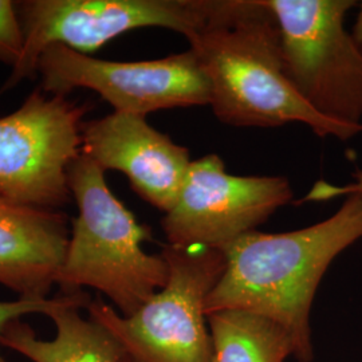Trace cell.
I'll use <instances>...</instances> for the list:
<instances>
[{
  "mask_svg": "<svg viewBox=\"0 0 362 362\" xmlns=\"http://www.w3.org/2000/svg\"><path fill=\"white\" fill-rule=\"evenodd\" d=\"M362 238V192L346 194L329 219L291 233L251 231L223 252L226 270L206 302L207 315L243 310L282 326L299 362L313 361L309 318L332 262Z\"/></svg>",
  "mask_w": 362,
  "mask_h": 362,
  "instance_id": "cell-1",
  "label": "cell"
},
{
  "mask_svg": "<svg viewBox=\"0 0 362 362\" xmlns=\"http://www.w3.org/2000/svg\"><path fill=\"white\" fill-rule=\"evenodd\" d=\"M188 42L220 122L257 128L300 122L342 141L362 132L325 118L299 97L286 74L276 19L263 0H218L207 25Z\"/></svg>",
  "mask_w": 362,
  "mask_h": 362,
  "instance_id": "cell-2",
  "label": "cell"
},
{
  "mask_svg": "<svg viewBox=\"0 0 362 362\" xmlns=\"http://www.w3.org/2000/svg\"><path fill=\"white\" fill-rule=\"evenodd\" d=\"M78 216L71 224L65 260L58 276L59 293L90 287L112 300L122 317H130L168 284L163 254L143 248L152 231L110 191L105 170L83 152L67 172Z\"/></svg>",
  "mask_w": 362,
  "mask_h": 362,
  "instance_id": "cell-3",
  "label": "cell"
},
{
  "mask_svg": "<svg viewBox=\"0 0 362 362\" xmlns=\"http://www.w3.org/2000/svg\"><path fill=\"white\" fill-rule=\"evenodd\" d=\"M168 284L143 308L122 317L101 298L86 306L133 362H214L206 302L226 270L223 251L165 245Z\"/></svg>",
  "mask_w": 362,
  "mask_h": 362,
  "instance_id": "cell-4",
  "label": "cell"
},
{
  "mask_svg": "<svg viewBox=\"0 0 362 362\" xmlns=\"http://www.w3.org/2000/svg\"><path fill=\"white\" fill-rule=\"evenodd\" d=\"M281 33L286 74L299 97L337 124L362 128V52L345 28L353 0H263Z\"/></svg>",
  "mask_w": 362,
  "mask_h": 362,
  "instance_id": "cell-5",
  "label": "cell"
},
{
  "mask_svg": "<svg viewBox=\"0 0 362 362\" xmlns=\"http://www.w3.org/2000/svg\"><path fill=\"white\" fill-rule=\"evenodd\" d=\"M218 0H26L16 1L25 34L23 55L3 90L38 71L40 55L62 45L88 55L137 28L163 27L192 38Z\"/></svg>",
  "mask_w": 362,
  "mask_h": 362,
  "instance_id": "cell-6",
  "label": "cell"
},
{
  "mask_svg": "<svg viewBox=\"0 0 362 362\" xmlns=\"http://www.w3.org/2000/svg\"><path fill=\"white\" fill-rule=\"evenodd\" d=\"M86 105L30 94L0 118V194L28 207L61 209L71 199L67 172L82 152Z\"/></svg>",
  "mask_w": 362,
  "mask_h": 362,
  "instance_id": "cell-7",
  "label": "cell"
},
{
  "mask_svg": "<svg viewBox=\"0 0 362 362\" xmlns=\"http://www.w3.org/2000/svg\"><path fill=\"white\" fill-rule=\"evenodd\" d=\"M42 90L55 95L82 88L95 91L115 112L146 117L173 107L209 105V83L194 52L139 62L93 58L62 45L40 55Z\"/></svg>",
  "mask_w": 362,
  "mask_h": 362,
  "instance_id": "cell-8",
  "label": "cell"
},
{
  "mask_svg": "<svg viewBox=\"0 0 362 362\" xmlns=\"http://www.w3.org/2000/svg\"><path fill=\"white\" fill-rule=\"evenodd\" d=\"M294 197L284 176H236L218 155L191 163L180 194L161 220L168 245L224 251Z\"/></svg>",
  "mask_w": 362,
  "mask_h": 362,
  "instance_id": "cell-9",
  "label": "cell"
},
{
  "mask_svg": "<svg viewBox=\"0 0 362 362\" xmlns=\"http://www.w3.org/2000/svg\"><path fill=\"white\" fill-rule=\"evenodd\" d=\"M82 152L104 170L124 173L132 189L164 214L175 206L192 163L188 149L146 117L121 112L83 124Z\"/></svg>",
  "mask_w": 362,
  "mask_h": 362,
  "instance_id": "cell-10",
  "label": "cell"
},
{
  "mask_svg": "<svg viewBox=\"0 0 362 362\" xmlns=\"http://www.w3.org/2000/svg\"><path fill=\"white\" fill-rule=\"evenodd\" d=\"M69 239L62 211L18 204L0 194V285L19 298H50Z\"/></svg>",
  "mask_w": 362,
  "mask_h": 362,
  "instance_id": "cell-11",
  "label": "cell"
},
{
  "mask_svg": "<svg viewBox=\"0 0 362 362\" xmlns=\"http://www.w3.org/2000/svg\"><path fill=\"white\" fill-rule=\"evenodd\" d=\"M91 298L83 290L58 293L46 311L55 326L52 339H42L33 326L15 320L0 333V346L13 350L31 362H121L125 351L103 325L83 318Z\"/></svg>",
  "mask_w": 362,
  "mask_h": 362,
  "instance_id": "cell-12",
  "label": "cell"
},
{
  "mask_svg": "<svg viewBox=\"0 0 362 362\" xmlns=\"http://www.w3.org/2000/svg\"><path fill=\"white\" fill-rule=\"evenodd\" d=\"M214 362H285L294 356L291 337L282 326L243 310L207 315Z\"/></svg>",
  "mask_w": 362,
  "mask_h": 362,
  "instance_id": "cell-13",
  "label": "cell"
},
{
  "mask_svg": "<svg viewBox=\"0 0 362 362\" xmlns=\"http://www.w3.org/2000/svg\"><path fill=\"white\" fill-rule=\"evenodd\" d=\"M25 49V34L16 1L0 0V62L15 67Z\"/></svg>",
  "mask_w": 362,
  "mask_h": 362,
  "instance_id": "cell-14",
  "label": "cell"
},
{
  "mask_svg": "<svg viewBox=\"0 0 362 362\" xmlns=\"http://www.w3.org/2000/svg\"><path fill=\"white\" fill-rule=\"evenodd\" d=\"M54 303V297L47 299H25L0 300V333L3 329L15 320H22L28 314H46ZM0 362H8L0 353Z\"/></svg>",
  "mask_w": 362,
  "mask_h": 362,
  "instance_id": "cell-15",
  "label": "cell"
},
{
  "mask_svg": "<svg viewBox=\"0 0 362 362\" xmlns=\"http://www.w3.org/2000/svg\"><path fill=\"white\" fill-rule=\"evenodd\" d=\"M353 192H362V170H357L356 182L349 184L346 187H334L326 181H318L305 197V202H324V200H330L333 197L353 194Z\"/></svg>",
  "mask_w": 362,
  "mask_h": 362,
  "instance_id": "cell-16",
  "label": "cell"
},
{
  "mask_svg": "<svg viewBox=\"0 0 362 362\" xmlns=\"http://www.w3.org/2000/svg\"><path fill=\"white\" fill-rule=\"evenodd\" d=\"M350 34H351L353 40L356 42L358 50L362 52V3L361 6H360V13H358V16H357V21H356V23H354Z\"/></svg>",
  "mask_w": 362,
  "mask_h": 362,
  "instance_id": "cell-17",
  "label": "cell"
},
{
  "mask_svg": "<svg viewBox=\"0 0 362 362\" xmlns=\"http://www.w3.org/2000/svg\"><path fill=\"white\" fill-rule=\"evenodd\" d=\"M121 362H133L132 361V360H130L129 357H128V356H127V354H125V357H124V358H122V361Z\"/></svg>",
  "mask_w": 362,
  "mask_h": 362,
  "instance_id": "cell-18",
  "label": "cell"
}]
</instances>
